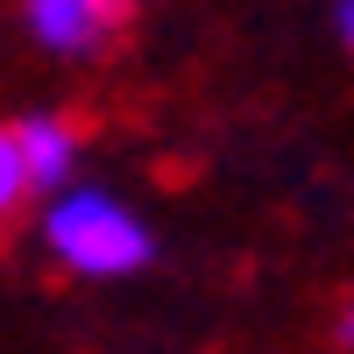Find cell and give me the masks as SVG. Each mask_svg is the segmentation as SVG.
<instances>
[{
    "instance_id": "cell-2",
    "label": "cell",
    "mask_w": 354,
    "mask_h": 354,
    "mask_svg": "<svg viewBox=\"0 0 354 354\" xmlns=\"http://www.w3.org/2000/svg\"><path fill=\"white\" fill-rule=\"evenodd\" d=\"M21 28L50 57H106L113 36L128 28V8L121 0H28Z\"/></svg>"
},
{
    "instance_id": "cell-3",
    "label": "cell",
    "mask_w": 354,
    "mask_h": 354,
    "mask_svg": "<svg viewBox=\"0 0 354 354\" xmlns=\"http://www.w3.org/2000/svg\"><path fill=\"white\" fill-rule=\"evenodd\" d=\"M15 149H21V170H28V192H71L78 185V156H85V135L64 121V113H28L15 121Z\"/></svg>"
},
{
    "instance_id": "cell-6",
    "label": "cell",
    "mask_w": 354,
    "mask_h": 354,
    "mask_svg": "<svg viewBox=\"0 0 354 354\" xmlns=\"http://www.w3.org/2000/svg\"><path fill=\"white\" fill-rule=\"evenodd\" d=\"M340 347H347V354H354V305H347V312H340Z\"/></svg>"
},
{
    "instance_id": "cell-5",
    "label": "cell",
    "mask_w": 354,
    "mask_h": 354,
    "mask_svg": "<svg viewBox=\"0 0 354 354\" xmlns=\"http://www.w3.org/2000/svg\"><path fill=\"white\" fill-rule=\"evenodd\" d=\"M333 36H340L347 57H354V0H340V8H333Z\"/></svg>"
},
{
    "instance_id": "cell-4",
    "label": "cell",
    "mask_w": 354,
    "mask_h": 354,
    "mask_svg": "<svg viewBox=\"0 0 354 354\" xmlns=\"http://www.w3.org/2000/svg\"><path fill=\"white\" fill-rule=\"evenodd\" d=\"M28 170H21V149H15V128H0V234H8L21 213H28Z\"/></svg>"
},
{
    "instance_id": "cell-1",
    "label": "cell",
    "mask_w": 354,
    "mask_h": 354,
    "mask_svg": "<svg viewBox=\"0 0 354 354\" xmlns=\"http://www.w3.org/2000/svg\"><path fill=\"white\" fill-rule=\"evenodd\" d=\"M43 248L64 262L71 277L113 283V277L149 270L156 234H149V220H142L121 192H106V185H71V192L43 198Z\"/></svg>"
}]
</instances>
